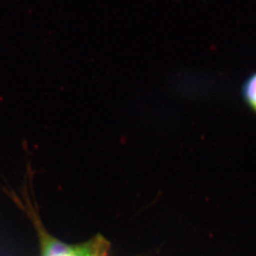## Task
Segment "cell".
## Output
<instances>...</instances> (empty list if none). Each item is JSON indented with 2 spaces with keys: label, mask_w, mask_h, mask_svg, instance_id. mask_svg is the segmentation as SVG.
Here are the masks:
<instances>
[{
  "label": "cell",
  "mask_w": 256,
  "mask_h": 256,
  "mask_svg": "<svg viewBox=\"0 0 256 256\" xmlns=\"http://www.w3.org/2000/svg\"><path fill=\"white\" fill-rule=\"evenodd\" d=\"M41 247V256H108L110 244L98 236L82 244L68 245L43 232Z\"/></svg>",
  "instance_id": "cell-1"
},
{
  "label": "cell",
  "mask_w": 256,
  "mask_h": 256,
  "mask_svg": "<svg viewBox=\"0 0 256 256\" xmlns=\"http://www.w3.org/2000/svg\"><path fill=\"white\" fill-rule=\"evenodd\" d=\"M243 101L256 114V72L248 76L241 88Z\"/></svg>",
  "instance_id": "cell-2"
}]
</instances>
